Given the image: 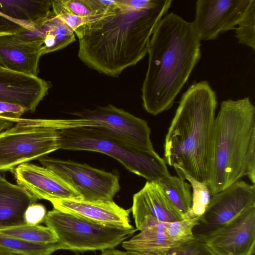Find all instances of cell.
I'll use <instances>...</instances> for the list:
<instances>
[{"label": "cell", "instance_id": "1", "mask_svg": "<svg viewBox=\"0 0 255 255\" xmlns=\"http://www.w3.org/2000/svg\"><path fill=\"white\" fill-rule=\"evenodd\" d=\"M172 0H156L142 9L118 0L112 11L91 23L77 36L78 56L89 68L117 77L147 54L151 37Z\"/></svg>", "mask_w": 255, "mask_h": 255}, {"label": "cell", "instance_id": "2", "mask_svg": "<svg viewBox=\"0 0 255 255\" xmlns=\"http://www.w3.org/2000/svg\"><path fill=\"white\" fill-rule=\"evenodd\" d=\"M147 54L141 99L144 110L156 116L172 107L200 59L201 40L193 21L167 13L151 37Z\"/></svg>", "mask_w": 255, "mask_h": 255}, {"label": "cell", "instance_id": "3", "mask_svg": "<svg viewBox=\"0 0 255 255\" xmlns=\"http://www.w3.org/2000/svg\"><path fill=\"white\" fill-rule=\"evenodd\" d=\"M246 176L255 182V107L249 97L220 104L213 126L207 185L211 196Z\"/></svg>", "mask_w": 255, "mask_h": 255}, {"label": "cell", "instance_id": "4", "mask_svg": "<svg viewBox=\"0 0 255 255\" xmlns=\"http://www.w3.org/2000/svg\"><path fill=\"white\" fill-rule=\"evenodd\" d=\"M217 102L207 81L182 94L165 136L164 160L175 170L207 183L209 148Z\"/></svg>", "mask_w": 255, "mask_h": 255}, {"label": "cell", "instance_id": "5", "mask_svg": "<svg viewBox=\"0 0 255 255\" xmlns=\"http://www.w3.org/2000/svg\"><path fill=\"white\" fill-rule=\"evenodd\" d=\"M60 149L100 152L115 158L127 169L148 182L171 175L165 160L153 150L143 149L98 127L58 130Z\"/></svg>", "mask_w": 255, "mask_h": 255}, {"label": "cell", "instance_id": "6", "mask_svg": "<svg viewBox=\"0 0 255 255\" xmlns=\"http://www.w3.org/2000/svg\"><path fill=\"white\" fill-rule=\"evenodd\" d=\"M44 222L56 236L60 250L74 252L115 248L136 231L133 227L102 224L54 208L47 213Z\"/></svg>", "mask_w": 255, "mask_h": 255}, {"label": "cell", "instance_id": "7", "mask_svg": "<svg viewBox=\"0 0 255 255\" xmlns=\"http://www.w3.org/2000/svg\"><path fill=\"white\" fill-rule=\"evenodd\" d=\"M58 121L21 119L0 133V171L17 166L60 149Z\"/></svg>", "mask_w": 255, "mask_h": 255}, {"label": "cell", "instance_id": "8", "mask_svg": "<svg viewBox=\"0 0 255 255\" xmlns=\"http://www.w3.org/2000/svg\"><path fill=\"white\" fill-rule=\"evenodd\" d=\"M73 189L82 200L112 201L120 189L119 177L85 163L49 157L39 159Z\"/></svg>", "mask_w": 255, "mask_h": 255}, {"label": "cell", "instance_id": "9", "mask_svg": "<svg viewBox=\"0 0 255 255\" xmlns=\"http://www.w3.org/2000/svg\"><path fill=\"white\" fill-rule=\"evenodd\" d=\"M255 205V186L239 180L211 196L198 224L193 229L200 239L231 221L249 207Z\"/></svg>", "mask_w": 255, "mask_h": 255}, {"label": "cell", "instance_id": "10", "mask_svg": "<svg viewBox=\"0 0 255 255\" xmlns=\"http://www.w3.org/2000/svg\"><path fill=\"white\" fill-rule=\"evenodd\" d=\"M72 114L79 118L94 121L98 124V128L136 146L154 150L150 138V129L146 122L112 105Z\"/></svg>", "mask_w": 255, "mask_h": 255}, {"label": "cell", "instance_id": "11", "mask_svg": "<svg viewBox=\"0 0 255 255\" xmlns=\"http://www.w3.org/2000/svg\"><path fill=\"white\" fill-rule=\"evenodd\" d=\"M251 0H198L193 21L201 40H214L235 29Z\"/></svg>", "mask_w": 255, "mask_h": 255}, {"label": "cell", "instance_id": "12", "mask_svg": "<svg viewBox=\"0 0 255 255\" xmlns=\"http://www.w3.org/2000/svg\"><path fill=\"white\" fill-rule=\"evenodd\" d=\"M198 239L217 255H248L255 246V205Z\"/></svg>", "mask_w": 255, "mask_h": 255}, {"label": "cell", "instance_id": "13", "mask_svg": "<svg viewBox=\"0 0 255 255\" xmlns=\"http://www.w3.org/2000/svg\"><path fill=\"white\" fill-rule=\"evenodd\" d=\"M14 175L17 184L37 199L49 202L56 199H82L73 189L45 167L24 163L14 168Z\"/></svg>", "mask_w": 255, "mask_h": 255}, {"label": "cell", "instance_id": "14", "mask_svg": "<svg viewBox=\"0 0 255 255\" xmlns=\"http://www.w3.org/2000/svg\"><path fill=\"white\" fill-rule=\"evenodd\" d=\"M51 82L0 68V102L19 105L33 112L48 94Z\"/></svg>", "mask_w": 255, "mask_h": 255}, {"label": "cell", "instance_id": "15", "mask_svg": "<svg viewBox=\"0 0 255 255\" xmlns=\"http://www.w3.org/2000/svg\"><path fill=\"white\" fill-rule=\"evenodd\" d=\"M54 209L95 222L125 228L130 223V210H126L113 201H88L82 199H56L50 201Z\"/></svg>", "mask_w": 255, "mask_h": 255}, {"label": "cell", "instance_id": "16", "mask_svg": "<svg viewBox=\"0 0 255 255\" xmlns=\"http://www.w3.org/2000/svg\"><path fill=\"white\" fill-rule=\"evenodd\" d=\"M131 211L136 230L148 216L163 222L187 219L172 205L155 182L147 181L143 187L134 194Z\"/></svg>", "mask_w": 255, "mask_h": 255}, {"label": "cell", "instance_id": "17", "mask_svg": "<svg viewBox=\"0 0 255 255\" xmlns=\"http://www.w3.org/2000/svg\"><path fill=\"white\" fill-rule=\"evenodd\" d=\"M41 48L18 38L12 30L0 35V68L37 76Z\"/></svg>", "mask_w": 255, "mask_h": 255}, {"label": "cell", "instance_id": "18", "mask_svg": "<svg viewBox=\"0 0 255 255\" xmlns=\"http://www.w3.org/2000/svg\"><path fill=\"white\" fill-rule=\"evenodd\" d=\"M165 223L145 217L137 229L139 233L124 241L123 248L133 255H165L174 246L166 235Z\"/></svg>", "mask_w": 255, "mask_h": 255}, {"label": "cell", "instance_id": "19", "mask_svg": "<svg viewBox=\"0 0 255 255\" xmlns=\"http://www.w3.org/2000/svg\"><path fill=\"white\" fill-rule=\"evenodd\" d=\"M37 200L23 187L0 179V230L26 224L24 212Z\"/></svg>", "mask_w": 255, "mask_h": 255}, {"label": "cell", "instance_id": "20", "mask_svg": "<svg viewBox=\"0 0 255 255\" xmlns=\"http://www.w3.org/2000/svg\"><path fill=\"white\" fill-rule=\"evenodd\" d=\"M49 0H0V16L11 19L20 26L36 23L47 17L51 11Z\"/></svg>", "mask_w": 255, "mask_h": 255}, {"label": "cell", "instance_id": "21", "mask_svg": "<svg viewBox=\"0 0 255 255\" xmlns=\"http://www.w3.org/2000/svg\"><path fill=\"white\" fill-rule=\"evenodd\" d=\"M157 183L169 201L186 219L194 218L191 211L192 194L189 183L179 176L171 175Z\"/></svg>", "mask_w": 255, "mask_h": 255}, {"label": "cell", "instance_id": "22", "mask_svg": "<svg viewBox=\"0 0 255 255\" xmlns=\"http://www.w3.org/2000/svg\"><path fill=\"white\" fill-rule=\"evenodd\" d=\"M49 28L41 48L42 56L61 50L76 40L74 31L52 10L49 16Z\"/></svg>", "mask_w": 255, "mask_h": 255}, {"label": "cell", "instance_id": "23", "mask_svg": "<svg viewBox=\"0 0 255 255\" xmlns=\"http://www.w3.org/2000/svg\"><path fill=\"white\" fill-rule=\"evenodd\" d=\"M0 233L34 244H54L58 242L56 236L50 228L40 225L24 224L1 230Z\"/></svg>", "mask_w": 255, "mask_h": 255}, {"label": "cell", "instance_id": "24", "mask_svg": "<svg viewBox=\"0 0 255 255\" xmlns=\"http://www.w3.org/2000/svg\"><path fill=\"white\" fill-rule=\"evenodd\" d=\"M60 250L58 243L34 244L0 233V250L21 255H51Z\"/></svg>", "mask_w": 255, "mask_h": 255}, {"label": "cell", "instance_id": "25", "mask_svg": "<svg viewBox=\"0 0 255 255\" xmlns=\"http://www.w3.org/2000/svg\"><path fill=\"white\" fill-rule=\"evenodd\" d=\"M51 10L56 16L74 31L76 36L80 34L91 23L107 14H99L88 17L78 16L67 10L60 0L52 1Z\"/></svg>", "mask_w": 255, "mask_h": 255}, {"label": "cell", "instance_id": "26", "mask_svg": "<svg viewBox=\"0 0 255 255\" xmlns=\"http://www.w3.org/2000/svg\"><path fill=\"white\" fill-rule=\"evenodd\" d=\"M176 172L179 177L187 180L191 186V211L193 217L201 216L207 208L212 196L207 183L198 181L182 171Z\"/></svg>", "mask_w": 255, "mask_h": 255}, {"label": "cell", "instance_id": "27", "mask_svg": "<svg viewBox=\"0 0 255 255\" xmlns=\"http://www.w3.org/2000/svg\"><path fill=\"white\" fill-rule=\"evenodd\" d=\"M200 217L165 222V231L169 241L175 246L194 238L193 229L198 224Z\"/></svg>", "mask_w": 255, "mask_h": 255}, {"label": "cell", "instance_id": "28", "mask_svg": "<svg viewBox=\"0 0 255 255\" xmlns=\"http://www.w3.org/2000/svg\"><path fill=\"white\" fill-rule=\"evenodd\" d=\"M236 29V37L239 43L255 50V0L250 3Z\"/></svg>", "mask_w": 255, "mask_h": 255}, {"label": "cell", "instance_id": "29", "mask_svg": "<svg viewBox=\"0 0 255 255\" xmlns=\"http://www.w3.org/2000/svg\"><path fill=\"white\" fill-rule=\"evenodd\" d=\"M165 255H217L203 241L196 238L174 246Z\"/></svg>", "mask_w": 255, "mask_h": 255}, {"label": "cell", "instance_id": "30", "mask_svg": "<svg viewBox=\"0 0 255 255\" xmlns=\"http://www.w3.org/2000/svg\"><path fill=\"white\" fill-rule=\"evenodd\" d=\"M62 5L72 13L83 17L97 14L90 0H60Z\"/></svg>", "mask_w": 255, "mask_h": 255}, {"label": "cell", "instance_id": "31", "mask_svg": "<svg viewBox=\"0 0 255 255\" xmlns=\"http://www.w3.org/2000/svg\"><path fill=\"white\" fill-rule=\"evenodd\" d=\"M46 209L41 204L34 203L30 205L24 214V220L26 224L38 225L44 222Z\"/></svg>", "mask_w": 255, "mask_h": 255}, {"label": "cell", "instance_id": "32", "mask_svg": "<svg viewBox=\"0 0 255 255\" xmlns=\"http://www.w3.org/2000/svg\"><path fill=\"white\" fill-rule=\"evenodd\" d=\"M26 112V109L19 105L0 102V118L16 123Z\"/></svg>", "mask_w": 255, "mask_h": 255}, {"label": "cell", "instance_id": "33", "mask_svg": "<svg viewBox=\"0 0 255 255\" xmlns=\"http://www.w3.org/2000/svg\"><path fill=\"white\" fill-rule=\"evenodd\" d=\"M100 255H133L128 251H122L113 249L102 251Z\"/></svg>", "mask_w": 255, "mask_h": 255}, {"label": "cell", "instance_id": "34", "mask_svg": "<svg viewBox=\"0 0 255 255\" xmlns=\"http://www.w3.org/2000/svg\"><path fill=\"white\" fill-rule=\"evenodd\" d=\"M14 123L9 120L0 118V133L11 127Z\"/></svg>", "mask_w": 255, "mask_h": 255}, {"label": "cell", "instance_id": "35", "mask_svg": "<svg viewBox=\"0 0 255 255\" xmlns=\"http://www.w3.org/2000/svg\"><path fill=\"white\" fill-rule=\"evenodd\" d=\"M0 255H21L0 250Z\"/></svg>", "mask_w": 255, "mask_h": 255}, {"label": "cell", "instance_id": "36", "mask_svg": "<svg viewBox=\"0 0 255 255\" xmlns=\"http://www.w3.org/2000/svg\"><path fill=\"white\" fill-rule=\"evenodd\" d=\"M255 246H254L252 248V249L251 250V251H250V252L249 253L248 255H255Z\"/></svg>", "mask_w": 255, "mask_h": 255}, {"label": "cell", "instance_id": "37", "mask_svg": "<svg viewBox=\"0 0 255 255\" xmlns=\"http://www.w3.org/2000/svg\"><path fill=\"white\" fill-rule=\"evenodd\" d=\"M5 31H0V35L3 33Z\"/></svg>", "mask_w": 255, "mask_h": 255}]
</instances>
